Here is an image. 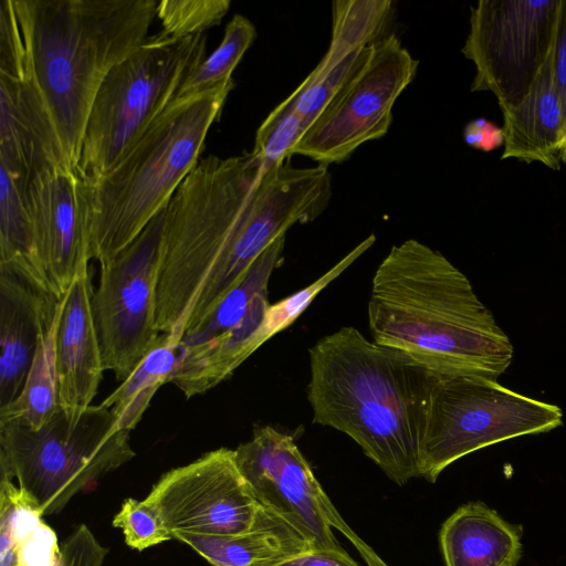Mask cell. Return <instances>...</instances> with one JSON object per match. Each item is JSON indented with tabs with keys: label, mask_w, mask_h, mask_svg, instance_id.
<instances>
[{
	"label": "cell",
	"mask_w": 566,
	"mask_h": 566,
	"mask_svg": "<svg viewBox=\"0 0 566 566\" xmlns=\"http://www.w3.org/2000/svg\"><path fill=\"white\" fill-rule=\"evenodd\" d=\"M375 242V234L368 235L315 282L280 302L271 304L265 323L268 339L290 326L325 286L340 275Z\"/></svg>",
	"instance_id": "cell-30"
},
{
	"label": "cell",
	"mask_w": 566,
	"mask_h": 566,
	"mask_svg": "<svg viewBox=\"0 0 566 566\" xmlns=\"http://www.w3.org/2000/svg\"><path fill=\"white\" fill-rule=\"evenodd\" d=\"M214 566H266L311 549L303 536L285 520L260 506L253 526L239 534H172Z\"/></svg>",
	"instance_id": "cell-22"
},
{
	"label": "cell",
	"mask_w": 566,
	"mask_h": 566,
	"mask_svg": "<svg viewBox=\"0 0 566 566\" xmlns=\"http://www.w3.org/2000/svg\"><path fill=\"white\" fill-rule=\"evenodd\" d=\"M266 566H359L345 549H308Z\"/></svg>",
	"instance_id": "cell-35"
},
{
	"label": "cell",
	"mask_w": 566,
	"mask_h": 566,
	"mask_svg": "<svg viewBox=\"0 0 566 566\" xmlns=\"http://www.w3.org/2000/svg\"><path fill=\"white\" fill-rule=\"evenodd\" d=\"M322 507L329 525L339 531L355 546L367 566H388L344 521L326 493L322 496Z\"/></svg>",
	"instance_id": "cell-34"
},
{
	"label": "cell",
	"mask_w": 566,
	"mask_h": 566,
	"mask_svg": "<svg viewBox=\"0 0 566 566\" xmlns=\"http://www.w3.org/2000/svg\"><path fill=\"white\" fill-rule=\"evenodd\" d=\"M129 433L101 403L91 405L77 420L60 409L36 429L0 422V476L15 479L22 496L42 516L56 514L136 455Z\"/></svg>",
	"instance_id": "cell-6"
},
{
	"label": "cell",
	"mask_w": 566,
	"mask_h": 566,
	"mask_svg": "<svg viewBox=\"0 0 566 566\" xmlns=\"http://www.w3.org/2000/svg\"><path fill=\"white\" fill-rule=\"evenodd\" d=\"M283 235L253 262L243 280L203 319L185 329L172 382L186 398L229 378L268 338L269 282L280 265Z\"/></svg>",
	"instance_id": "cell-11"
},
{
	"label": "cell",
	"mask_w": 566,
	"mask_h": 566,
	"mask_svg": "<svg viewBox=\"0 0 566 566\" xmlns=\"http://www.w3.org/2000/svg\"><path fill=\"white\" fill-rule=\"evenodd\" d=\"M107 553L91 528L80 524L64 539L57 566H103Z\"/></svg>",
	"instance_id": "cell-32"
},
{
	"label": "cell",
	"mask_w": 566,
	"mask_h": 566,
	"mask_svg": "<svg viewBox=\"0 0 566 566\" xmlns=\"http://www.w3.org/2000/svg\"><path fill=\"white\" fill-rule=\"evenodd\" d=\"M230 6L229 0H161L158 1L156 17L163 32L185 38L219 25Z\"/></svg>",
	"instance_id": "cell-29"
},
{
	"label": "cell",
	"mask_w": 566,
	"mask_h": 566,
	"mask_svg": "<svg viewBox=\"0 0 566 566\" xmlns=\"http://www.w3.org/2000/svg\"><path fill=\"white\" fill-rule=\"evenodd\" d=\"M332 192V175L324 165L297 168L289 159L264 172L228 261L206 286L186 328L209 315L243 280L258 256L290 228L318 218Z\"/></svg>",
	"instance_id": "cell-13"
},
{
	"label": "cell",
	"mask_w": 566,
	"mask_h": 566,
	"mask_svg": "<svg viewBox=\"0 0 566 566\" xmlns=\"http://www.w3.org/2000/svg\"><path fill=\"white\" fill-rule=\"evenodd\" d=\"M235 83L176 97L106 174L82 180L91 258L99 265L124 250L163 210L199 163L207 135Z\"/></svg>",
	"instance_id": "cell-4"
},
{
	"label": "cell",
	"mask_w": 566,
	"mask_h": 566,
	"mask_svg": "<svg viewBox=\"0 0 566 566\" xmlns=\"http://www.w3.org/2000/svg\"><path fill=\"white\" fill-rule=\"evenodd\" d=\"M373 340L444 376L497 380L513 346L468 277L444 255L408 239L378 265L368 301Z\"/></svg>",
	"instance_id": "cell-1"
},
{
	"label": "cell",
	"mask_w": 566,
	"mask_h": 566,
	"mask_svg": "<svg viewBox=\"0 0 566 566\" xmlns=\"http://www.w3.org/2000/svg\"><path fill=\"white\" fill-rule=\"evenodd\" d=\"M113 525L123 531L126 544L137 551L174 539L158 513L145 500L126 499L114 516Z\"/></svg>",
	"instance_id": "cell-31"
},
{
	"label": "cell",
	"mask_w": 566,
	"mask_h": 566,
	"mask_svg": "<svg viewBox=\"0 0 566 566\" xmlns=\"http://www.w3.org/2000/svg\"><path fill=\"white\" fill-rule=\"evenodd\" d=\"M234 457L259 504L292 525L311 549H344L324 514V490L291 436L258 427Z\"/></svg>",
	"instance_id": "cell-16"
},
{
	"label": "cell",
	"mask_w": 566,
	"mask_h": 566,
	"mask_svg": "<svg viewBox=\"0 0 566 566\" xmlns=\"http://www.w3.org/2000/svg\"><path fill=\"white\" fill-rule=\"evenodd\" d=\"M501 111L502 159L541 163L554 170L566 163L565 129L554 86L552 53L522 101Z\"/></svg>",
	"instance_id": "cell-20"
},
{
	"label": "cell",
	"mask_w": 566,
	"mask_h": 566,
	"mask_svg": "<svg viewBox=\"0 0 566 566\" xmlns=\"http://www.w3.org/2000/svg\"><path fill=\"white\" fill-rule=\"evenodd\" d=\"M465 143L479 150L490 151L504 143L502 128L485 118H476L468 123L463 129Z\"/></svg>",
	"instance_id": "cell-36"
},
{
	"label": "cell",
	"mask_w": 566,
	"mask_h": 566,
	"mask_svg": "<svg viewBox=\"0 0 566 566\" xmlns=\"http://www.w3.org/2000/svg\"><path fill=\"white\" fill-rule=\"evenodd\" d=\"M165 209L117 255L101 264L92 315L105 370L124 381L157 346L156 284Z\"/></svg>",
	"instance_id": "cell-10"
},
{
	"label": "cell",
	"mask_w": 566,
	"mask_h": 566,
	"mask_svg": "<svg viewBox=\"0 0 566 566\" xmlns=\"http://www.w3.org/2000/svg\"><path fill=\"white\" fill-rule=\"evenodd\" d=\"M562 0H480L462 48L473 62L471 92L489 91L500 108L518 104L548 60Z\"/></svg>",
	"instance_id": "cell-12"
},
{
	"label": "cell",
	"mask_w": 566,
	"mask_h": 566,
	"mask_svg": "<svg viewBox=\"0 0 566 566\" xmlns=\"http://www.w3.org/2000/svg\"><path fill=\"white\" fill-rule=\"evenodd\" d=\"M562 410L483 377L433 373L420 450V478L436 482L457 460L512 438L562 424Z\"/></svg>",
	"instance_id": "cell-8"
},
{
	"label": "cell",
	"mask_w": 566,
	"mask_h": 566,
	"mask_svg": "<svg viewBox=\"0 0 566 566\" xmlns=\"http://www.w3.org/2000/svg\"><path fill=\"white\" fill-rule=\"evenodd\" d=\"M310 126L287 97L269 113L256 129L252 149L265 172L291 158Z\"/></svg>",
	"instance_id": "cell-28"
},
{
	"label": "cell",
	"mask_w": 566,
	"mask_h": 566,
	"mask_svg": "<svg viewBox=\"0 0 566 566\" xmlns=\"http://www.w3.org/2000/svg\"><path fill=\"white\" fill-rule=\"evenodd\" d=\"M313 422L352 438L402 486L420 478V450L433 373L344 326L310 349Z\"/></svg>",
	"instance_id": "cell-2"
},
{
	"label": "cell",
	"mask_w": 566,
	"mask_h": 566,
	"mask_svg": "<svg viewBox=\"0 0 566 566\" xmlns=\"http://www.w3.org/2000/svg\"><path fill=\"white\" fill-rule=\"evenodd\" d=\"M523 527L480 501L459 506L439 533L446 566H517Z\"/></svg>",
	"instance_id": "cell-21"
},
{
	"label": "cell",
	"mask_w": 566,
	"mask_h": 566,
	"mask_svg": "<svg viewBox=\"0 0 566 566\" xmlns=\"http://www.w3.org/2000/svg\"><path fill=\"white\" fill-rule=\"evenodd\" d=\"M145 501L171 533L232 535L250 530L260 504L234 450L219 448L166 472Z\"/></svg>",
	"instance_id": "cell-15"
},
{
	"label": "cell",
	"mask_w": 566,
	"mask_h": 566,
	"mask_svg": "<svg viewBox=\"0 0 566 566\" xmlns=\"http://www.w3.org/2000/svg\"><path fill=\"white\" fill-rule=\"evenodd\" d=\"M63 308L52 328L42 337L19 396L11 403L0 408V422L20 421L36 429L61 409L56 335Z\"/></svg>",
	"instance_id": "cell-25"
},
{
	"label": "cell",
	"mask_w": 566,
	"mask_h": 566,
	"mask_svg": "<svg viewBox=\"0 0 566 566\" xmlns=\"http://www.w3.org/2000/svg\"><path fill=\"white\" fill-rule=\"evenodd\" d=\"M394 11L390 0L333 1L331 43L312 73L328 76L364 49L390 34Z\"/></svg>",
	"instance_id": "cell-23"
},
{
	"label": "cell",
	"mask_w": 566,
	"mask_h": 566,
	"mask_svg": "<svg viewBox=\"0 0 566 566\" xmlns=\"http://www.w3.org/2000/svg\"><path fill=\"white\" fill-rule=\"evenodd\" d=\"M0 167L25 187L42 172L72 170L32 75L13 0H0Z\"/></svg>",
	"instance_id": "cell-14"
},
{
	"label": "cell",
	"mask_w": 566,
	"mask_h": 566,
	"mask_svg": "<svg viewBox=\"0 0 566 566\" xmlns=\"http://www.w3.org/2000/svg\"><path fill=\"white\" fill-rule=\"evenodd\" d=\"M28 62L75 171L95 96L149 36L156 0H13Z\"/></svg>",
	"instance_id": "cell-3"
},
{
	"label": "cell",
	"mask_w": 566,
	"mask_h": 566,
	"mask_svg": "<svg viewBox=\"0 0 566 566\" xmlns=\"http://www.w3.org/2000/svg\"><path fill=\"white\" fill-rule=\"evenodd\" d=\"M552 70L555 91L560 104L566 146V0H562L552 52Z\"/></svg>",
	"instance_id": "cell-33"
},
{
	"label": "cell",
	"mask_w": 566,
	"mask_h": 566,
	"mask_svg": "<svg viewBox=\"0 0 566 566\" xmlns=\"http://www.w3.org/2000/svg\"><path fill=\"white\" fill-rule=\"evenodd\" d=\"M93 293L87 268L64 296L56 335L59 401L72 420H77L92 405L105 370L92 315Z\"/></svg>",
	"instance_id": "cell-19"
},
{
	"label": "cell",
	"mask_w": 566,
	"mask_h": 566,
	"mask_svg": "<svg viewBox=\"0 0 566 566\" xmlns=\"http://www.w3.org/2000/svg\"><path fill=\"white\" fill-rule=\"evenodd\" d=\"M24 188L21 180L0 167V263L20 266L46 285L24 201Z\"/></svg>",
	"instance_id": "cell-26"
},
{
	"label": "cell",
	"mask_w": 566,
	"mask_h": 566,
	"mask_svg": "<svg viewBox=\"0 0 566 566\" xmlns=\"http://www.w3.org/2000/svg\"><path fill=\"white\" fill-rule=\"evenodd\" d=\"M206 53V33L176 38L159 31L114 66L92 105L75 174L92 181L109 171L175 99Z\"/></svg>",
	"instance_id": "cell-7"
},
{
	"label": "cell",
	"mask_w": 566,
	"mask_h": 566,
	"mask_svg": "<svg viewBox=\"0 0 566 566\" xmlns=\"http://www.w3.org/2000/svg\"><path fill=\"white\" fill-rule=\"evenodd\" d=\"M419 61L390 33L364 49L352 71L293 150L327 166L347 160L384 137L392 108L417 74Z\"/></svg>",
	"instance_id": "cell-9"
},
{
	"label": "cell",
	"mask_w": 566,
	"mask_h": 566,
	"mask_svg": "<svg viewBox=\"0 0 566 566\" xmlns=\"http://www.w3.org/2000/svg\"><path fill=\"white\" fill-rule=\"evenodd\" d=\"M264 172L252 151L208 155L170 198L156 284L155 325L160 334L182 337L202 292L234 248Z\"/></svg>",
	"instance_id": "cell-5"
},
{
	"label": "cell",
	"mask_w": 566,
	"mask_h": 566,
	"mask_svg": "<svg viewBox=\"0 0 566 566\" xmlns=\"http://www.w3.org/2000/svg\"><path fill=\"white\" fill-rule=\"evenodd\" d=\"M181 337L160 335L157 346L101 405L109 408L119 429L132 431L142 420L157 390L170 382L179 359Z\"/></svg>",
	"instance_id": "cell-24"
},
{
	"label": "cell",
	"mask_w": 566,
	"mask_h": 566,
	"mask_svg": "<svg viewBox=\"0 0 566 566\" xmlns=\"http://www.w3.org/2000/svg\"><path fill=\"white\" fill-rule=\"evenodd\" d=\"M256 35L251 20L242 14H234L226 25L218 48L186 77L176 97L197 94L232 80L234 69Z\"/></svg>",
	"instance_id": "cell-27"
},
{
	"label": "cell",
	"mask_w": 566,
	"mask_h": 566,
	"mask_svg": "<svg viewBox=\"0 0 566 566\" xmlns=\"http://www.w3.org/2000/svg\"><path fill=\"white\" fill-rule=\"evenodd\" d=\"M64 306L43 282L10 263H0V408L22 390L42 337Z\"/></svg>",
	"instance_id": "cell-18"
},
{
	"label": "cell",
	"mask_w": 566,
	"mask_h": 566,
	"mask_svg": "<svg viewBox=\"0 0 566 566\" xmlns=\"http://www.w3.org/2000/svg\"><path fill=\"white\" fill-rule=\"evenodd\" d=\"M24 201L44 281L63 297L92 259L82 180L70 169L42 172L24 188Z\"/></svg>",
	"instance_id": "cell-17"
}]
</instances>
